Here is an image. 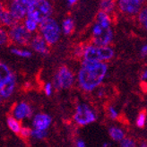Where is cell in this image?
<instances>
[{"label": "cell", "instance_id": "obj_1", "mask_svg": "<svg viewBox=\"0 0 147 147\" xmlns=\"http://www.w3.org/2000/svg\"><path fill=\"white\" fill-rule=\"evenodd\" d=\"M107 73V65L101 62H92L84 60L79 74L78 82L85 91H92L97 87Z\"/></svg>", "mask_w": 147, "mask_h": 147}, {"label": "cell", "instance_id": "obj_2", "mask_svg": "<svg viewBox=\"0 0 147 147\" xmlns=\"http://www.w3.org/2000/svg\"><path fill=\"white\" fill-rule=\"evenodd\" d=\"M110 19L104 12H99L97 14V21L95 24L92 36L93 41L98 47H104L112 40V31L110 28Z\"/></svg>", "mask_w": 147, "mask_h": 147}, {"label": "cell", "instance_id": "obj_3", "mask_svg": "<svg viewBox=\"0 0 147 147\" xmlns=\"http://www.w3.org/2000/svg\"><path fill=\"white\" fill-rule=\"evenodd\" d=\"M51 13V5L44 0H30L28 5L27 18H30L36 23L41 24L49 19Z\"/></svg>", "mask_w": 147, "mask_h": 147}, {"label": "cell", "instance_id": "obj_4", "mask_svg": "<svg viewBox=\"0 0 147 147\" xmlns=\"http://www.w3.org/2000/svg\"><path fill=\"white\" fill-rule=\"evenodd\" d=\"M14 86H16V76L13 75L7 65L0 64V94L2 98L11 96Z\"/></svg>", "mask_w": 147, "mask_h": 147}, {"label": "cell", "instance_id": "obj_5", "mask_svg": "<svg viewBox=\"0 0 147 147\" xmlns=\"http://www.w3.org/2000/svg\"><path fill=\"white\" fill-rule=\"evenodd\" d=\"M84 58L86 61L100 62V60L110 59L113 57V50L108 47L88 46L84 51Z\"/></svg>", "mask_w": 147, "mask_h": 147}, {"label": "cell", "instance_id": "obj_6", "mask_svg": "<svg viewBox=\"0 0 147 147\" xmlns=\"http://www.w3.org/2000/svg\"><path fill=\"white\" fill-rule=\"evenodd\" d=\"M40 32L43 35L44 40L49 44H54L59 38L60 30L57 23L51 18L47 19L40 24Z\"/></svg>", "mask_w": 147, "mask_h": 147}, {"label": "cell", "instance_id": "obj_7", "mask_svg": "<svg viewBox=\"0 0 147 147\" xmlns=\"http://www.w3.org/2000/svg\"><path fill=\"white\" fill-rule=\"evenodd\" d=\"M75 120L79 125H87L96 119V116L86 104H81L77 107L75 114Z\"/></svg>", "mask_w": 147, "mask_h": 147}, {"label": "cell", "instance_id": "obj_8", "mask_svg": "<svg viewBox=\"0 0 147 147\" xmlns=\"http://www.w3.org/2000/svg\"><path fill=\"white\" fill-rule=\"evenodd\" d=\"M74 82V76L68 68L62 67L58 70L54 79V85L57 89L69 88Z\"/></svg>", "mask_w": 147, "mask_h": 147}, {"label": "cell", "instance_id": "obj_9", "mask_svg": "<svg viewBox=\"0 0 147 147\" xmlns=\"http://www.w3.org/2000/svg\"><path fill=\"white\" fill-rule=\"evenodd\" d=\"M9 37L12 40L18 44H22V45L27 44L31 40L30 32H28L24 26L19 24L11 28L9 32Z\"/></svg>", "mask_w": 147, "mask_h": 147}, {"label": "cell", "instance_id": "obj_10", "mask_svg": "<svg viewBox=\"0 0 147 147\" xmlns=\"http://www.w3.org/2000/svg\"><path fill=\"white\" fill-rule=\"evenodd\" d=\"M30 0H18L13 1L10 5V12L17 21L23 19L27 13Z\"/></svg>", "mask_w": 147, "mask_h": 147}, {"label": "cell", "instance_id": "obj_11", "mask_svg": "<svg viewBox=\"0 0 147 147\" xmlns=\"http://www.w3.org/2000/svg\"><path fill=\"white\" fill-rule=\"evenodd\" d=\"M119 5L120 10L123 13L134 14L140 11L142 1H139V0H121Z\"/></svg>", "mask_w": 147, "mask_h": 147}, {"label": "cell", "instance_id": "obj_12", "mask_svg": "<svg viewBox=\"0 0 147 147\" xmlns=\"http://www.w3.org/2000/svg\"><path fill=\"white\" fill-rule=\"evenodd\" d=\"M51 123V117L46 114H38L33 119V127L35 129L45 131Z\"/></svg>", "mask_w": 147, "mask_h": 147}, {"label": "cell", "instance_id": "obj_13", "mask_svg": "<svg viewBox=\"0 0 147 147\" xmlns=\"http://www.w3.org/2000/svg\"><path fill=\"white\" fill-rule=\"evenodd\" d=\"M32 115L31 108L25 102H21L13 109V116L16 119H23Z\"/></svg>", "mask_w": 147, "mask_h": 147}, {"label": "cell", "instance_id": "obj_14", "mask_svg": "<svg viewBox=\"0 0 147 147\" xmlns=\"http://www.w3.org/2000/svg\"><path fill=\"white\" fill-rule=\"evenodd\" d=\"M32 47L35 51L41 54L48 53V47L46 44V40L40 36H36L32 40Z\"/></svg>", "mask_w": 147, "mask_h": 147}, {"label": "cell", "instance_id": "obj_15", "mask_svg": "<svg viewBox=\"0 0 147 147\" xmlns=\"http://www.w3.org/2000/svg\"><path fill=\"white\" fill-rule=\"evenodd\" d=\"M0 18H1L2 24L6 25V26H11L13 27L17 25V20L13 17V16L11 13L10 11L6 10V9H1L0 12Z\"/></svg>", "mask_w": 147, "mask_h": 147}, {"label": "cell", "instance_id": "obj_16", "mask_svg": "<svg viewBox=\"0 0 147 147\" xmlns=\"http://www.w3.org/2000/svg\"><path fill=\"white\" fill-rule=\"evenodd\" d=\"M109 136H111V138L115 141H120L124 139V136H125L124 132H123V130H121L119 127H112L109 128Z\"/></svg>", "mask_w": 147, "mask_h": 147}, {"label": "cell", "instance_id": "obj_17", "mask_svg": "<svg viewBox=\"0 0 147 147\" xmlns=\"http://www.w3.org/2000/svg\"><path fill=\"white\" fill-rule=\"evenodd\" d=\"M7 125H8V127L13 131L14 133H20L21 132V127H20V124L17 121V119L16 117H7Z\"/></svg>", "mask_w": 147, "mask_h": 147}, {"label": "cell", "instance_id": "obj_18", "mask_svg": "<svg viewBox=\"0 0 147 147\" xmlns=\"http://www.w3.org/2000/svg\"><path fill=\"white\" fill-rule=\"evenodd\" d=\"M74 22L72 19L68 18V19H65L63 22V24H62V28H63V32L65 34H68L70 32H72V31L74 30Z\"/></svg>", "mask_w": 147, "mask_h": 147}, {"label": "cell", "instance_id": "obj_19", "mask_svg": "<svg viewBox=\"0 0 147 147\" xmlns=\"http://www.w3.org/2000/svg\"><path fill=\"white\" fill-rule=\"evenodd\" d=\"M100 8L102 12L104 13H110L114 8V2L109 1V0H104L100 2Z\"/></svg>", "mask_w": 147, "mask_h": 147}, {"label": "cell", "instance_id": "obj_20", "mask_svg": "<svg viewBox=\"0 0 147 147\" xmlns=\"http://www.w3.org/2000/svg\"><path fill=\"white\" fill-rule=\"evenodd\" d=\"M37 24L38 23H36L35 21L30 19V18H27L25 20V23H24V26L26 28V30L28 32H33L36 30V28H37Z\"/></svg>", "mask_w": 147, "mask_h": 147}, {"label": "cell", "instance_id": "obj_21", "mask_svg": "<svg viewBox=\"0 0 147 147\" xmlns=\"http://www.w3.org/2000/svg\"><path fill=\"white\" fill-rule=\"evenodd\" d=\"M145 120H146V113L144 110L141 111L139 113L138 117H137V119H136V125L139 127H143L145 124Z\"/></svg>", "mask_w": 147, "mask_h": 147}, {"label": "cell", "instance_id": "obj_22", "mask_svg": "<svg viewBox=\"0 0 147 147\" xmlns=\"http://www.w3.org/2000/svg\"><path fill=\"white\" fill-rule=\"evenodd\" d=\"M11 52L13 54H14V55H17V56H20V57H31V55H32V53L29 52V51L21 50V49H12Z\"/></svg>", "mask_w": 147, "mask_h": 147}, {"label": "cell", "instance_id": "obj_23", "mask_svg": "<svg viewBox=\"0 0 147 147\" xmlns=\"http://www.w3.org/2000/svg\"><path fill=\"white\" fill-rule=\"evenodd\" d=\"M139 21L147 29V7L141 11L140 14H139Z\"/></svg>", "mask_w": 147, "mask_h": 147}, {"label": "cell", "instance_id": "obj_24", "mask_svg": "<svg viewBox=\"0 0 147 147\" xmlns=\"http://www.w3.org/2000/svg\"><path fill=\"white\" fill-rule=\"evenodd\" d=\"M32 136L37 139H42L44 137H46L47 136V132L46 131H41V130H38V129H34L32 130Z\"/></svg>", "mask_w": 147, "mask_h": 147}, {"label": "cell", "instance_id": "obj_25", "mask_svg": "<svg viewBox=\"0 0 147 147\" xmlns=\"http://www.w3.org/2000/svg\"><path fill=\"white\" fill-rule=\"evenodd\" d=\"M121 147H136V144L131 138H125L121 142Z\"/></svg>", "mask_w": 147, "mask_h": 147}, {"label": "cell", "instance_id": "obj_26", "mask_svg": "<svg viewBox=\"0 0 147 147\" xmlns=\"http://www.w3.org/2000/svg\"><path fill=\"white\" fill-rule=\"evenodd\" d=\"M32 130L30 129V128H28V127H23L21 129V132H20L21 136L23 137L30 136H32Z\"/></svg>", "mask_w": 147, "mask_h": 147}, {"label": "cell", "instance_id": "obj_27", "mask_svg": "<svg viewBox=\"0 0 147 147\" xmlns=\"http://www.w3.org/2000/svg\"><path fill=\"white\" fill-rule=\"evenodd\" d=\"M0 35H1V37H0V43H1V45H4V44L6 43L7 40H8V38H7V34H6L5 31L1 30L0 31Z\"/></svg>", "mask_w": 147, "mask_h": 147}, {"label": "cell", "instance_id": "obj_28", "mask_svg": "<svg viewBox=\"0 0 147 147\" xmlns=\"http://www.w3.org/2000/svg\"><path fill=\"white\" fill-rule=\"evenodd\" d=\"M109 112L110 117H111V119H116V117H117V112L115 110V109L112 108V107H110L109 109Z\"/></svg>", "mask_w": 147, "mask_h": 147}, {"label": "cell", "instance_id": "obj_29", "mask_svg": "<svg viewBox=\"0 0 147 147\" xmlns=\"http://www.w3.org/2000/svg\"><path fill=\"white\" fill-rule=\"evenodd\" d=\"M51 91H52V87H51V84H47L46 86H45V93L49 96L51 94Z\"/></svg>", "mask_w": 147, "mask_h": 147}, {"label": "cell", "instance_id": "obj_30", "mask_svg": "<svg viewBox=\"0 0 147 147\" xmlns=\"http://www.w3.org/2000/svg\"><path fill=\"white\" fill-rule=\"evenodd\" d=\"M141 52H142V55H143V56H146V55H147V45H144V46L142 48Z\"/></svg>", "mask_w": 147, "mask_h": 147}, {"label": "cell", "instance_id": "obj_31", "mask_svg": "<svg viewBox=\"0 0 147 147\" xmlns=\"http://www.w3.org/2000/svg\"><path fill=\"white\" fill-rule=\"evenodd\" d=\"M77 147H85L84 142L82 141V140H79V141L77 142Z\"/></svg>", "mask_w": 147, "mask_h": 147}, {"label": "cell", "instance_id": "obj_32", "mask_svg": "<svg viewBox=\"0 0 147 147\" xmlns=\"http://www.w3.org/2000/svg\"><path fill=\"white\" fill-rule=\"evenodd\" d=\"M142 78L143 80H147V70L143 74V76H142Z\"/></svg>", "mask_w": 147, "mask_h": 147}, {"label": "cell", "instance_id": "obj_33", "mask_svg": "<svg viewBox=\"0 0 147 147\" xmlns=\"http://www.w3.org/2000/svg\"><path fill=\"white\" fill-rule=\"evenodd\" d=\"M67 3H68L69 5H75L76 3V1H67Z\"/></svg>", "mask_w": 147, "mask_h": 147}, {"label": "cell", "instance_id": "obj_34", "mask_svg": "<svg viewBox=\"0 0 147 147\" xmlns=\"http://www.w3.org/2000/svg\"><path fill=\"white\" fill-rule=\"evenodd\" d=\"M139 147H147V144L146 143H143V144H141V145L139 146Z\"/></svg>", "mask_w": 147, "mask_h": 147}, {"label": "cell", "instance_id": "obj_35", "mask_svg": "<svg viewBox=\"0 0 147 147\" xmlns=\"http://www.w3.org/2000/svg\"><path fill=\"white\" fill-rule=\"evenodd\" d=\"M108 145H109L108 143H104V144H103V147H108Z\"/></svg>", "mask_w": 147, "mask_h": 147}]
</instances>
